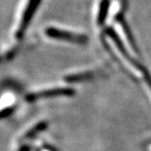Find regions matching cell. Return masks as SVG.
<instances>
[{"instance_id":"cell-6","label":"cell","mask_w":151,"mask_h":151,"mask_svg":"<svg viewBox=\"0 0 151 151\" xmlns=\"http://www.w3.org/2000/svg\"><path fill=\"white\" fill-rule=\"evenodd\" d=\"M93 77V72H83L80 74H75L72 76L67 77L66 80L70 82H77V81H83V80H88L89 78Z\"/></svg>"},{"instance_id":"cell-3","label":"cell","mask_w":151,"mask_h":151,"mask_svg":"<svg viewBox=\"0 0 151 151\" xmlns=\"http://www.w3.org/2000/svg\"><path fill=\"white\" fill-rule=\"evenodd\" d=\"M74 90L71 88H66V87H59V88H53L44 90V91L35 93L31 96H28L30 101H35V99H43L48 98L54 97H69V96L74 95Z\"/></svg>"},{"instance_id":"cell-2","label":"cell","mask_w":151,"mask_h":151,"mask_svg":"<svg viewBox=\"0 0 151 151\" xmlns=\"http://www.w3.org/2000/svg\"><path fill=\"white\" fill-rule=\"evenodd\" d=\"M39 2H40V0H30V1H28L27 7L25 9L23 17L21 19V22H20V24H19L17 33H16L17 37L20 38L23 36V34L25 33L26 29H27L28 24H30V22L31 19H33L35 11H36Z\"/></svg>"},{"instance_id":"cell-4","label":"cell","mask_w":151,"mask_h":151,"mask_svg":"<svg viewBox=\"0 0 151 151\" xmlns=\"http://www.w3.org/2000/svg\"><path fill=\"white\" fill-rule=\"evenodd\" d=\"M107 33H108V35L109 36L111 37V39L113 40V42L115 43V45H116V47L118 48V50L120 51V53L122 54V56H123L125 59H126L128 63H131V65H133L136 68H137V67H139V65L136 63V60H133V59H131V57L130 56V54L128 53V51H127V49H125V46L123 45V43H122V41H121V39L119 38L118 36H117V34L115 33V31L114 30H112V29H109L108 31H107Z\"/></svg>"},{"instance_id":"cell-7","label":"cell","mask_w":151,"mask_h":151,"mask_svg":"<svg viewBox=\"0 0 151 151\" xmlns=\"http://www.w3.org/2000/svg\"><path fill=\"white\" fill-rule=\"evenodd\" d=\"M108 1L107 0H103V2L101 3L100 6V10H99V14H98V18H97V22L99 24H102L105 21L106 15H107V11H108Z\"/></svg>"},{"instance_id":"cell-8","label":"cell","mask_w":151,"mask_h":151,"mask_svg":"<svg viewBox=\"0 0 151 151\" xmlns=\"http://www.w3.org/2000/svg\"><path fill=\"white\" fill-rule=\"evenodd\" d=\"M144 77H145V81L147 82V84H148V86L151 88V76L149 74H147V73H145Z\"/></svg>"},{"instance_id":"cell-5","label":"cell","mask_w":151,"mask_h":151,"mask_svg":"<svg viewBox=\"0 0 151 151\" xmlns=\"http://www.w3.org/2000/svg\"><path fill=\"white\" fill-rule=\"evenodd\" d=\"M46 123H39V124H37V125H35V126L31 129V131H28L27 134H25L23 139H31V137H34L35 134H38V133H40L41 131H43L44 129L46 128Z\"/></svg>"},{"instance_id":"cell-1","label":"cell","mask_w":151,"mask_h":151,"mask_svg":"<svg viewBox=\"0 0 151 151\" xmlns=\"http://www.w3.org/2000/svg\"><path fill=\"white\" fill-rule=\"evenodd\" d=\"M46 34L48 35V37L53 38V39L68 41V42L85 43L88 41V38L85 37V35L71 32V31H67V30H61V29H58V28H54V27L47 28Z\"/></svg>"}]
</instances>
